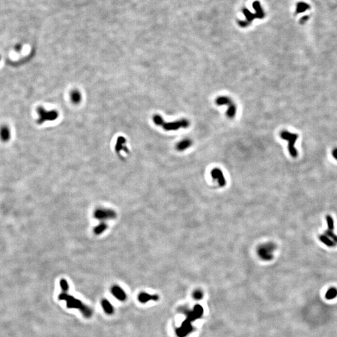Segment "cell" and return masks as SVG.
Here are the masks:
<instances>
[{
  "mask_svg": "<svg viewBox=\"0 0 337 337\" xmlns=\"http://www.w3.org/2000/svg\"><path fill=\"white\" fill-rule=\"evenodd\" d=\"M59 300H65L66 301V306L69 308H76L79 309L83 315L86 318H89L92 314V310L84 305L82 301L79 300L77 299H75L74 296L70 295L68 294V291H62L61 294L59 295Z\"/></svg>",
  "mask_w": 337,
  "mask_h": 337,
  "instance_id": "obj_1",
  "label": "cell"
},
{
  "mask_svg": "<svg viewBox=\"0 0 337 337\" xmlns=\"http://www.w3.org/2000/svg\"><path fill=\"white\" fill-rule=\"evenodd\" d=\"M154 123L157 126H162L166 131H175L180 128H187L189 126L190 122L185 119H180L179 121L174 122H166L164 121L162 117L159 115H155L153 117Z\"/></svg>",
  "mask_w": 337,
  "mask_h": 337,
  "instance_id": "obj_2",
  "label": "cell"
},
{
  "mask_svg": "<svg viewBox=\"0 0 337 337\" xmlns=\"http://www.w3.org/2000/svg\"><path fill=\"white\" fill-rule=\"evenodd\" d=\"M275 243L268 242L264 243L259 247L257 249V254L261 259L265 261L271 260L273 257V253L276 249Z\"/></svg>",
  "mask_w": 337,
  "mask_h": 337,
  "instance_id": "obj_3",
  "label": "cell"
},
{
  "mask_svg": "<svg viewBox=\"0 0 337 337\" xmlns=\"http://www.w3.org/2000/svg\"><path fill=\"white\" fill-rule=\"evenodd\" d=\"M280 137L287 141L289 142L288 149L292 157H296L298 156V151L295 148V144L296 141L299 138V135L294 133H291L287 131H282L280 134Z\"/></svg>",
  "mask_w": 337,
  "mask_h": 337,
  "instance_id": "obj_4",
  "label": "cell"
},
{
  "mask_svg": "<svg viewBox=\"0 0 337 337\" xmlns=\"http://www.w3.org/2000/svg\"><path fill=\"white\" fill-rule=\"evenodd\" d=\"M215 103L218 106L226 105L228 106L229 108L226 114L229 118L232 119L236 116L237 112L236 106L230 97L227 96H219L215 99Z\"/></svg>",
  "mask_w": 337,
  "mask_h": 337,
  "instance_id": "obj_5",
  "label": "cell"
},
{
  "mask_svg": "<svg viewBox=\"0 0 337 337\" xmlns=\"http://www.w3.org/2000/svg\"><path fill=\"white\" fill-rule=\"evenodd\" d=\"M94 216L96 219L105 220L116 218V214L114 210L106 209H96L94 213Z\"/></svg>",
  "mask_w": 337,
  "mask_h": 337,
  "instance_id": "obj_6",
  "label": "cell"
},
{
  "mask_svg": "<svg viewBox=\"0 0 337 337\" xmlns=\"http://www.w3.org/2000/svg\"><path fill=\"white\" fill-rule=\"evenodd\" d=\"M38 112L39 115V119L38 120V123H43L45 121L54 120L57 117V113L55 111L47 112L42 108H39L38 109Z\"/></svg>",
  "mask_w": 337,
  "mask_h": 337,
  "instance_id": "obj_7",
  "label": "cell"
},
{
  "mask_svg": "<svg viewBox=\"0 0 337 337\" xmlns=\"http://www.w3.org/2000/svg\"><path fill=\"white\" fill-rule=\"evenodd\" d=\"M211 176L214 180H216L220 187H224L226 184V180L222 171L219 169L215 168L210 172Z\"/></svg>",
  "mask_w": 337,
  "mask_h": 337,
  "instance_id": "obj_8",
  "label": "cell"
},
{
  "mask_svg": "<svg viewBox=\"0 0 337 337\" xmlns=\"http://www.w3.org/2000/svg\"><path fill=\"white\" fill-rule=\"evenodd\" d=\"M111 293L116 298L121 301L125 300L126 294L121 288L117 285H114L111 288Z\"/></svg>",
  "mask_w": 337,
  "mask_h": 337,
  "instance_id": "obj_9",
  "label": "cell"
},
{
  "mask_svg": "<svg viewBox=\"0 0 337 337\" xmlns=\"http://www.w3.org/2000/svg\"><path fill=\"white\" fill-rule=\"evenodd\" d=\"M192 144V141L189 139H185L180 141L176 145V149L179 151H183L185 149L189 148Z\"/></svg>",
  "mask_w": 337,
  "mask_h": 337,
  "instance_id": "obj_10",
  "label": "cell"
},
{
  "mask_svg": "<svg viewBox=\"0 0 337 337\" xmlns=\"http://www.w3.org/2000/svg\"><path fill=\"white\" fill-rule=\"evenodd\" d=\"M10 131L8 127L4 126L0 129V137L3 141H8L10 138Z\"/></svg>",
  "mask_w": 337,
  "mask_h": 337,
  "instance_id": "obj_11",
  "label": "cell"
},
{
  "mask_svg": "<svg viewBox=\"0 0 337 337\" xmlns=\"http://www.w3.org/2000/svg\"><path fill=\"white\" fill-rule=\"evenodd\" d=\"M253 6H254V9L256 11V15L257 18H259V19H262L264 18V17L265 16V13L264 12V10L260 6V4L259 3V1H255L254 3H253Z\"/></svg>",
  "mask_w": 337,
  "mask_h": 337,
  "instance_id": "obj_12",
  "label": "cell"
},
{
  "mask_svg": "<svg viewBox=\"0 0 337 337\" xmlns=\"http://www.w3.org/2000/svg\"><path fill=\"white\" fill-rule=\"evenodd\" d=\"M101 305L103 307L104 312L108 314H112L114 312V308L112 305L107 300L104 299L101 301Z\"/></svg>",
  "mask_w": 337,
  "mask_h": 337,
  "instance_id": "obj_13",
  "label": "cell"
},
{
  "mask_svg": "<svg viewBox=\"0 0 337 337\" xmlns=\"http://www.w3.org/2000/svg\"><path fill=\"white\" fill-rule=\"evenodd\" d=\"M157 299V296L150 295L148 294L144 293V292L141 293L138 296V299L141 303H145L150 300H156Z\"/></svg>",
  "mask_w": 337,
  "mask_h": 337,
  "instance_id": "obj_14",
  "label": "cell"
},
{
  "mask_svg": "<svg viewBox=\"0 0 337 337\" xmlns=\"http://www.w3.org/2000/svg\"><path fill=\"white\" fill-rule=\"evenodd\" d=\"M319 239H320V241L323 243H324L325 245H326L328 247H331L336 245V243L332 241L330 238L327 237L325 235H322V236L319 237Z\"/></svg>",
  "mask_w": 337,
  "mask_h": 337,
  "instance_id": "obj_15",
  "label": "cell"
},
{
  "mask_svg": "<svg viewBox=\"0 0 337 337\" xmlns=\"http://www.w3.org/2000/svg\"><path fill=\"white\" fill-rule=\"evenodd\" d=\"M337 296V289L335 287H331L327 290L325 294V298L327 300H332Z\"/></svg>",
  "mask_w": 337,
  "mask_h": 337,
  "instance_id": "obj_16",
  "label": "cell"
},
{
  "mask_svg": "<svg viewBox=\"0 0 337 337\" xmlns=\"http://www.w3.org/2000/svg\"><path fill=\"white\" fill-rule=\"evenodd\" d=\"M310 8V6L308 4L305 3V2H299L296 4V12L297 13H301L305 11L306 10H308Z\"/></svg>",
  "mask_w": 337,
  "mask_h": 337,
  "instance_id": "obj_17",
  "label": "cell"
},
{
  "mask_svg": "<svg viewBox=\"0 0 337 337\" xmlns=\"http://www.w3.org/2000/svg\"><path fill=\"white\" fill-rule=\"evenodd\" d=\"M106 229H107V225L104 222H102L94 229V232L96 235H99L103 233Z\"/></svg>",
  "mask_w": 337,
  "mask_h": 337,
  "instance_id": "obj_18",
  "label": "cell"
},
{
  "mask_svg": "<svg viewBox=\"0 0 337 337\" xmlns=\"http://www.w3.org/2000/svg\"><path fill=\"white\" fill-rule=\"evenodd\" d=\"M326 220H327V225H328V227H329V230H331V231H334V219L330 215H327L326 216Z\"/></svg>",
  "mask_w": 337,
  "mask_h": 337,
  "instance_id": "obj_19",
  "label": "cell"
},
{
  "mask_svg": "<svg viewBox=\"0 0 337 337\" xmlns=\"http://www.w3.org/2000/svg\"><path fill=\"white\" fill-rule=\"evenodd\" d=\"M71 99L74 103H79V101L81 99V96L79 92L78 91H73L71 93Z\"/></svg>",
  "mask_w": 337,
  "mask_h": 337,
  "instance_id": "obj_20",
  "label": "cell"
},
{
  "mask_svg": "<svg viewBox=\"0 0 337 337\" xmlns=\"http://www.w3.org/2000/svg\"><path fill=\"white\" fill-rule=\"evenodd\" d=\"M60 286H61L62 291H68L69 285H68L67 281L64 280V279H61V280Z\"/></svg>",
  "mask_w": 337,
  "mask_h": 337,
  "instance_id": "obj_21",
  "label": "cell"
},
{
  "mask_svg": "<svg viewBox=\"0 0 337 337\" xmlns=\"http://www.w3.org/2000/svg\"><path fill=\"white\" fill-rule=\"evenodd\" d=\"M309 19V16H305L303 17H301L300 20V23L301 24H304L306 21H307V20H308Z\"/></svg>",
  "mask_w": 337,
  "mask_h": 337,
  "instance_id": "obj_22",
  "label": "cell"
},
{
  "mask_svg": "<svg viewBox=\"0 0 337 337\" xmlns=\"http://www.w3.org/2000/svg\"><path fill=\"white\" fill-rule=\"evenodd\" d=\"M332 155H333V157H334V159L337 160V148H335L333 150V151H332Z\"/></svg>",
  "mask_w": 337,
  "mask_h": 337,
  "instance_id": "obj_23",
  "label": "cell"
}]
</instances>
